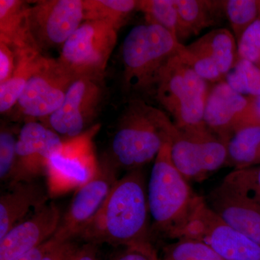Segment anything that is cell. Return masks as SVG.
I'll use <instances>...</instances> for the list:
<instances>
[{
    "mask_svg": "<svg viewBox=\"0 0 260 260\" xmlns=\"http://www.w3.org/2000/svg\"><path fill=\"white\" fill-rule=\"evenodd\" d=\"M143 169L118 179L93 220L79 237L86 243L125 247H153Z\"/></svg>",
    "mask_w": 260,
    "mask_h": 260,
    "instance_id": "cell-1",
    "label": "cell"
},
{
    "mask_svg": "<svg viewBox=\"0 0 260 260\" xmlns=\"http://www.w3.org/2000/svg\"><path fill=\"white\" fill-rule=\"evenodd\" d=\"M171 118L140 99H132L118 121L104 156L118 170L143 169L154 161L174 125Z\"/></svg>",
    "mask_w": 260,
    "mask_h": 260,
    "instance_id": "cell-2",
    "label": "cell"
},
{
    "mask_svg": "<svg viewBox=\"0 0 260 260\" xmlns=\"http://www.w3.org/2000/svg\"><path fill=\"white\" fill-rule=\"evenodd\" d=\"M180 43L156 24H140L126 34L121 47L123 86L133 94H155L160 72Z\"/></svg>",
    "mask_w": 260,
    "mask_h": 260,
    "instance_id": "cell-3",
    "label": "cell"
},
{
    "mask_svg": "<svg viewBox=\"0 0 260 260\" xmlns=\"http://www.w3.org/2000/svg\"><path fill=\"white\" fill-rule=\"evenodd\" d=\"M189 182L174 166L166 142L154 160L147 185L151 232L173 239L185 223L200 198Z\"/></svg>",
    "mask_w": 260,
    "mask_h": 260,
    "instance_id": "cell-4",
    "label": "cell"
},
{
    "mask_svg": "<svg viewBox=\"0 0 260 260\" xmlns=\"http://www.w3.org/2000/svg\"><path fill=\"white\" fill-rule=\"evenodd\" d=\"M209 83L202 79L177 54L162 68L155 95L159 104L183 131L206 128L204 111Z\"/></svg>",
    "mask_w": 260,
    "mask_h": 260,
    "instance_id": "cell-5",
    "label": "cell"
},
{
    "mask_svg": "<svg viewBox=\"0 0 260 260\" xmlns=\"http://www.w3.org/2000/svg\"><path fill=\"white\" fill-rule=\"evenodd\" d=\"M118 32L106 22L84 21L61 48L58 61L75 78L104 79Z\"/></svg>",
    "mask_w": 260,
    "mask_h": 260,
    "instance_id": "cell-6",
    "label": "cell"
},
{
    "mask_svg": "<svg viewBox=\"0 0 260 260\" xmlns=\"http://www.w3.org/2000/svg\"><path fill=\"white\" fill-rule=\"evenodd\" d=\"M200 241L223 260H260V244L223 221L200 197L173 239Z\"/></svg>",
    "mask_w": 260,
    "mask_h": 260,
    "instance_id": "cell-7",
    "label": "cell"
},
{
    "mask_svg": "<svg viewBox=\"0 0 260 260\" xmlns=\"http://www.w3.org/2000/svg\"><path fill=\"white\" fill-rule=\"evenodd\" d=\"M101 129L94 124L83 134L64 139L62 146L47 164L46 174L49 197L55 198L78 189L95 176L99 167L93 140Z\"/></svg>",
    "mask_w": 260,
    "mask_h": 260,
    "instance_id": "cell-8",
    "label": "cell"
},
{
    "mask_svg": "<svg viewBox=\"0 0 260 260\" xmlns=\"http://www.w3.org/2000/svg\"><path fill=\"white\" fill-rule=\"evenodd\" d=\"M167 142L174 166L189 181L204 180L226 165L225 141L207 128L186 132L174 124Z\"/></svg>",
    "mask_w": 260,
    "mask_h": 260,
    "instance_id": "cell-9",
    "label": "cell"
},
{
    "mask_svg": "<svg viewBox=\"0 0 260 260\" xmlns=\"http://www.w3.org/2000/svg\"><path fill=\"white\" fill-rule=\"evenodd\" d=\"M75 78L57 58L43 56L13 112L15 120L42 121L61 107Z\"/></svg>",
    "mask_w": 260,
    "mask_h": 260,
    "instance_id": "cell-10",
    "label": "cell"
},
{
    "mask_svg": "<svg viewBox=\"0 0 260 260\" xmlns=\"http://www.w3.org/2000/svg\"><path fill=\"white\" fill-rule=\"evenodd\" d=\"M29 30L34 44L42 53L62 47L85 21L84 0H39L29 5Z\"/></svg>",
    "mask_w": 260,
    "mask_h": 260,
    "instance_id": "cell-11",
    "label": "cell"
},
{
    "mask_svg": "<svg viewBox=\"0 0 260 260\" xmlns=\"http://www.w3.org/2000/svg\"><path fill=\"white\" fill-rule=\"evenodd\" d=\"M104 97V79L76 78L68 89L61 107L42 123L62 139L76 138L93 126L92 123Z\"/></svg>",
    "mask_w": 260,
    "mask_h": 260,
    "instance_id": "cell-12",
    "label": "cell"
},
{
    "mask_svg": "<svg viewBox=\"0 0 260 260\" xmlns=\"http://www.w3.org/2000/svg\"><path fill=\"white\" fill-rule=\"evenodd\" d=\"M118 169L104 155L99 161L95 176L77 189L69 208L61 217L52 238L58 242L79 237L102 208L117 181Z\"/></svg>",
    "mask_w": 260,
    "mask_h": 260,
    "instance_id": "cell-13",
    "label": "cell"
},
{
    "mask_svg": "<svg viewBox=\"0 0 260 260\" xmlns=\"http://www.w3.org/2000/svg\"><path fill=\"white\" fill-rule=\"evenodd\" d=\"M63 143L64 139L40 121L24 123L19 130L16 167L10 186L34 181L39 176L46 174L49 159L60 150Z\"/></svg>",
    "mask_w": 260,
    "mask_h": 260,
    "instance_id": "cell-14",
    "label": "cell"
},
{
    "mask_svg": "<svg viewBox=\"0 0 260 260\" xmlns=\"http://www.w3.org/2000/svg\"><path fill=\"white\" fill-rule=\"evenodd\" d=\"M223 221L260 244V201L223 180L205 199Z\"/></svg>",
    "mask_w": 260,
    "mask_h": 260,
    "instance_id": "cell-15",
    "label": "cell"
},
{
    "mask_svg": "<svg viewBox=\"0 0 260 260\" xmlns=\"http://www.w3.org/2000/svg\"><path fill=\"white\" fill-rule=\"evenodd\" d=\"M61 212L54 203L36 210L30 218L21 221L0 239V260H13L44 244L55 234Z\"/></svg>",
    "mask_w": 260,
    "mask_h": 260,
    "instance_id": "cell-16",
    "label": "cell"
},
{
    "mask_svg": "<svg viewBox=\"0 0 260 260\" xmlns=\"http://www.w3.org/2000/svg\"><path fill=\"white\" fill-rule=\"evenodd\" d=\"M251 98L231 88L225 80L210 86L204 111L207 129L225 140L234 130L249 121Z\"/></svg>",
    "mask_w": 260,
    "mask_h": 260,
    "instance_id": "cell-17",
    "label": "cell"
},
{
    "mask_svg": "<svg viewBox=\"0 0 260 260\" xmlns=\"http://www.w3.org/2000/svg\"><path fill=\"white\" fill-rule=\"evenodd\" d=\"M49 198L47 189L34 181L10 185L9 190L0 197V239L30 210L47 204Z\"/></svg>",
    "mask_w": 260,
    "mask_h": 260,
    "instance_id": "cell-18",
    "label": "cell"
},
{
    "mask_svg": "<svg viewBox=\"0 0 260 260\" xmlns=\"http://www.w3.org/2000/svg\"><path fill=\"white\" fill-rule=\"evenodd\" d=\"M178 15L177 40L181 42L221 21L223 1L175 0Z\"/></svg>",
    "mask_w": 260,
    "mask_h": 260,
    "instance_id": "cell-19",
    "label": "cell"
},
{
    "mask_svg": "<svg viewBox=\"0 0 260 260\" xmlns=\"http://www.w3.org/2000/svg\"><path fill=\"white\" fill-rule=\"evenodd\" d=\"M28 5L22 0H0V42L16 51L38 49L29 30Z\"/></svg>",
    "mask_w": 260,
    "mask_h": 260,
    "instance_id": "cell-20",
    "label": "cell"
},
{
    "mask_svg": "<svg viewBox=\"0 0 260 260\" xmlns=\"http://www.w3.org/2000/svg\"><path fill=\"white\" fill-rule=\"evenodd\" d=\"M186 47L213 61L224 78L239 58L236 38L226 28L215 29Z\"/></svg>",
    "mask_w": 260,
    "mask_h": 260,
    "instance_id": "cell-21",
    "label": "cell"
},
{
    "mask_svg": "<svg viewBox=\"0 0 260 260\" xmlns=\"http://www.w3.org/2000/svg\"><path fill=\"white\" fill-rule=\"evenodd\" d=\"M16 52L17 64L14 73L8 81L0 85V113L3 115L13 112L44 56V53L37 48H29Z\"/></svg>",
    "mask_w": 260,
    "mask_h": 260,
    "instance_id": "cell-22",
    "label": "cell"
},
{
    "mask_svg": "<svg viewBox=\"0 0 260 260\" xmlns=\"http://www.w3.org/2000/svg\"><path fill=\"white\" fill-rule=\"evenodd\" d=\"M224 141L226 145V165L240 170L260 164V124H242Z\"/></svg>",
    "mask_w": 260,
    "mask_h": 260,
    "instance_id": "cell-23",
    "label": "cell"
},
{
    "mask_svg": "<svg viewBox=\"0 0 260 260\" xmlns=\"http://www.w3.org/2000/svg\"><path fill=\"white\" fill-rule=\"evenodd\" d=\"M138 0H84L85 21L99 20L119 31L135 11Z\"/></svg>",
    "mask_w": 260,
    "mask_h": 260,
    "instance_id": "cell-24",
    "label": "cell"
},
{
    "mask_svg": "<svg viewBox=\"0 0 260 260\" xmlns=\"http://www.w3.org/2000/svg\"><path fill=\"white\" fill-rule=\"evenodd\" d=\"M224 80L235 91L246 97L260 95V68L250 61L238 58Z\"/></svg>",
    "mask_w": 260,
    "mask_h": 260,
    "instance_id": "cell-25",
    "label": "cell"
},
{
    "mask_svg": "<svg viewBox=\"0 0 260 260\" xmlns=\"http://www.w3.org/2000/svg\"><path fill=\"white\" fill-rule=\"evenodd\" d=\"M223 8L237 42L260 18V0H226L223 1Z\"/></svg>",
    "mask_w": 260,
    "mask_h": 260,
    "instance_id": "cell-26",
    "label": "cell"
},
{
    "mask_svg": "<svg viewBox=\"0 0 260 260\" xmlns=\"http://www.w3.org/2000/svg\"><path fill=\"white\" fill-rule=\"evenodd\" d=\"M138 11L145 15L146 23L160 25L177 38L178 15L175 0H139Z\"/></svg>",
    "mask_w": 260,
    "mask_h": 260,
    "instance_id": "cell-27",
    "label": "cell"
},
{
    "mask_svg": "<svg viewBox=\"0 0 260 260\" xmlns=\"http://www.w3.org/2000/svg\"><path fill=\"white\" fill-rule=\"evenodd\" d=\"M162 260H223L204 243L190 239H177L166 246Z\"/></svg>",
    "mask_w": 260,
    "mask_h": 260,
    "instance_id": "cell-28",
    "label": "cell"
},
{
    "mask_svg": "<svg viewBox=\"0 0 260 260\" xmlns=\"http://www.w3.org/2000/svg\"><path fill=\"white\" fill-rule=\"evenodd\" d=\"M19 132L14 126L1 122L0 128V179L11 183L14 177Z\"/></svg>",
    "mask_w": 260,
    "mask_h": 260,
    "instance_id": "cell-29",
    "label": "cell"
},
{
    "mask_svg": "<svg viewBox=\"0 0 260 260\" xmlns=\"http://www.w3.org/2000/svg\"><path fill=\"white\" fill-rule=\"evenodd\" d=\"M177 55L202 79L208 83H216L224 80L218 66L208 58L195 54L183 44L179 45Z\"/></svg>",
    "mask_w": 260,
    "mask_h": 260,
    "instance_id": "cell-30",
    "label": "cell"
},
{
    "mask_svg": "<svg viewBox=\"0 0 260 260\" xmlns=\"http://www.w3.org/2000/svg\"><path fill=\"white\" fill-rule=\"evenodd\" d=\"M238 56L260 68V18L251 24L237 41Z\"/></svg>",
    "mask_w": 260,
    "mask_h": 260,
    "instance_id": "cell-31",
    "label": "cell"
},
{
    "mask_svg": "<svg viewBox=\"0 0 260 260\" xmlns=\"http://www.w3.org/2000/svg\"><path fill=\"white\" fill-rule=\"evenodd\" d=\"M224 179L260 201V167L234 171Z\"/></svg>",
    "mask_w": 260,
    "mask_h": 260,
    "instance_id": "cell-32",
    "label": "cell"
},
{
    "mask_svg": "<svg viewBox=\"0 0 260 260\" xmlns=\"http://www.w3.org/2000/svg\"><path fill=\"white\" fill-rule=\"evenodd\" d=\"M16 64V51L4 43L0 42V85L10 79Z\"/></svg>",
    "mask_w": 260,
    "mask_h": 260,
    "instance_id": "cell-33",
    "label": "cell"
},
{
    "mask_svg": "<svg viewBox=\"0 0 260 260\" xmlns=\"http://www.w3.org/2000/svg\"><path fill=\"white\" fill-rule=\"evenodd\" d=\"M112 260H158L153 247H125Z\"/></svg>",
    "mask_w": 260,
    "mask_h": 260,
    "instance_id": "cell-34",
    "label": "cell"
},
{
    "mask_svg": "<svg viewBox=\"0 0 260 260\" xmlns=\"http://www.w3.org/2000/svg\"><path fill=\"white\" fill-rule=\"evenodd\" d=\"M79 247L73 241L59 243L47 253L44 260H70Z\"/></svg>",
    "mask_w": 260,
    "mask_h": 260,
    "instance_id": "cell-35",
    "label": "cell"
},
{
    "mask_svg": "<svg viewBox=\"0 0 260 260\" xmlns=\"http://www.w3.org/2000/svg\"><path fill=\"white\" fill-rule=\"evenodd\" d=\"M59 243L60 242H58L51 237L47 242L34 248L31 250L27 251L13 260H44L47 253Z\"/></svg>",
    "mask_w": 260,
    "mask_h": 260,
    "instance_id": "cell-36",
    "label": "cell"
},
{
    "mask_svg": "<svg viewBox=\"0 0 260 260\" xmlns=\"http://www.w3.org/2000/svg\"><path fill=\"white\" fill-rule=\"evenodd\" d=\"M70 260H97L96 245L86 243L80 246Z\"/></svg>",
    "mask_w": 260,
    "mask_h": 260,
    "instance_id": "cell-37",
    "label": "cell"
},
{
    "mask_svg": "<svg viewBox=\"0 0 260 260\" xmlns=\"http://www.w3.org/2000/svg\"><path fill=\"white\" fill-rule=\"evenodd\" d=\"M247 123L260 124V95L251 98V109Z\"/></svg>",
    "mask_w": 260,
    "mask_h": 260,
    "instance_id": "cell-38",
    "label": "cell"
}]
</instances>
